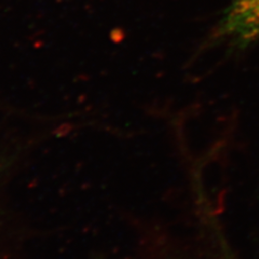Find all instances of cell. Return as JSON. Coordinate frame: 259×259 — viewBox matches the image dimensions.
<instances>
[{"label":"cell","instance_id":"obj_1","mask_svg":"<svg viewBox=\"0 0 259 259\" xmlns=\"http://www.w3.org/2000/svg\"><path fill=\"white\" fill-rule=\"evenodd\" d=\"M258 46L259 0H231L202 39L199 52L234 55Z\"/></svg>","mask_w":259,"mask_h":259},{"label":"cell","instance_id":"obj_2","mask_svg":"<svg viewBox=\"0 0 259 259\" xmlns=\"http://www.w3.org/2000/svg\"><path fill=\"white\" fill-rule=\"evenodd\" d=\"M220 250H221V257H222V259H237V258H234V257L230 254L229 247L227 246L226 244H224V243H222V244H221Z\"/></svg>","mask_w":259,"mask_h":259}]
</instances>
